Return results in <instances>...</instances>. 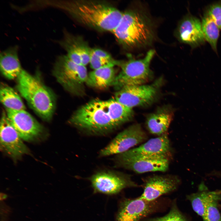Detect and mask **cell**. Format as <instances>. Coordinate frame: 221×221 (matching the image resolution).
Masks as SVG:
<instances>
[{"label": "cell", "mask_w": 221, "mask_h": 221, "mask_svg": "<svg viewBox=\"0 0 221 221\" xmlns=\"http://www.w3.org/2000/svg\"><path fill=\"white\" fill-rule=\"evenodd\" d=\"M60 7L80 23L99 30L112 32L123 13L106 1L75 0L60 3Z\"/></svg>", "instance_id": "6da1fadb"}, {"label": "cell", "mask_w": 221, "mask_h": 221, "mask_svg": "<svg viewBox=\"0 0 221 221\" xmlns=\"http://www.w3.org/2000/svg\"><path fill=\"white\" fill-rule=\"evenodd\" d=\"M153 23L150 15L140 8L123 13L119 23L112 33L125 48L134 49L147 47L155 39Z\"/></svg>", "instance_id": "7a4b0ae2"}, {"label": "cell", "mask_w": 221, "mask_h": 221, "mask_svg": "<svg viewBox=\"0 0 221 221\" xmlns=\"http://www.w3.org/2000/svg\"><path fill=\"white\" fill-rule=\"evenodd\" d=\"M17 79V88L21 95L42 118L49 120L55 107L52 91L39 79L23 69Z\"/></svg>", "instance_id": "3957f363"}, {"label": "cell", "mask_w": 221, "mask_h": 221, "mask_svg": "<svg viewBox=\"0 0 221 221\" xmlns=\"http://www.w3.org/2000/svg\"><path fill=\"white\" fill-rule=\"evenodd\" d=\"M69 122L82 131L92 135L105 134L118 127L103 108L101 100L97 99L78 109L72 115Z\"/></svg>", "instance_id": "277c9868"}, {"label": "cell", "mask_w": 221, "mask_h": 221, "mask_svg": "<svg viewBox=\"0 0 221 221\" xmlns=\"http://www.w3.org/2000/svg\"><path fill=\"white\" fill-rule=\"evenodd\" d=\"M155 53L150 49L142 59L130 58L127 61H120L121 68L116 76L113 86L117 91L126 86L144 84L151 78L152 72L150 65Z\"/></svg>", "instance_id": "5b68a950"}, {"label": "cell", "mask_w": 221, "mask_h": 221, "mask_svg": "<svg viewBox=\"0 0 221 221\" xmlns=\"http://www.w3.org/2000/svg\"><path fill=\"white\" fill-rule=\"evenodd\" d=\"M53 72L59 83L69 92L78 96L85 94L88 74L85 66L77 64L67 55H63L56 60Z\"/></svg>", "instance_id": "8992f818"}, {"label": "cell", "mask_w": 221, "mask_h": 221, "mask_svg": "<svg viewBox=\"0 0 221 221\" xmlns=\"http://www.w3.org/2000/svg\"><path fill=\"white\" fill-rule=\"evenodd\" d=\"M162 78L150 84L126 86L117 91L114 99L129 108L147 106L157 97L162 83Z\"/></svg>", "instance_id": "52a82bcc"}, {"label": "cell", "mask_w": 221, "mask_h": 221, "mask_svg": "<svg viewBox=\"0 0 221 221\" xmlns=\"http://www.w3.org/2000/svg\"><path fill=\"white\" fill-rule=\"evenodd\" d=\"M167 155L125 157L118 154L115 155L114 160L116 166L138 173L165 172L167 170L169 165Z\"/></svg>", "instance_id": "ba28073f"}, {"label": "cell", "mask_w": 221, "mask_h": 221, "mask_svg": "<svg viewBox=\"0 0 221 221\" xmlns=\"http://www.w3.org/2000/svg\"><path fill=\"white\" fill-rule=\"evenodd\" d=\"M94 192L104 194H116L128 187L136 184L128 176L110 170L99 171L90 178Z\"/></svg>", "instance_id": "9c48e42d"}, {"label": "cell", "mask_w": 221, "mask_h": 221, "mask_svg": "<svg viewBox=\"0 0 221 221\" xmlns=\"http://www.w3.org/2000/svg\"><path fill=\"white\" fill-rule=\"evenodd\" d=\"M146 135L139 124H133L119 133L99 153L100 157L117 155L126 152L143 142Z\"/></svg>", "instance_id": "30bf717a"}, {"label": "cell", "mask_w": 221, "mask_h": 221, "mask_svg": "<svg viewBox=\"0 0 221 221\" xmlns=\"http://www.w3.org/2000/svg\"><path fill=\"white\" fill-rule=\"evenodd\" d=\"M0 148L13 160H16L29 150L8 119L6 112L2 113L0 122Z\"/></svg>", "instance_id": "8fae6325"}, {"label": "cell", "mask_w": 221, "mask_h": 221, "mask_svg": "<svg viewBox=\"0 0 221 221\" xmlns=\"http://www.w3.org/2000/svg\"><path fill=\"white\" fill-rule=\"evenodd\" d=\"M6 111L8 119L22 139L33 141L39 138L43 134L42 126L25 110L6 109Z\"/></svg>", "instance_id": "7c38bea8"}, {"label": "cell", "mask_w": 221, "mask_h": 221, "mask_svg": "<svg viewBox=\"0 0 221 221\" xmlns=\"http://www.w3.org/2000/svg\"><path fill=\"white\" fill-rule=\"evenodd\" d=\"M157 202L138 197L126 199L120 204L115 221H139L157 209Z\"/></svg>", "instance_id": "4fadbf2b"}, {"label": "cell", "mask_w": 221, "mask_h": 221, "mask_svg": "<svg viewBox=\"0 0 221 221\" xmlns=\"http://www.w3.org/2000/svg\"><path fill=\"white\" fill-rule=\"evenodd\" d=\"M176 35L180 42L188 45L192 48L204 44L206 41L200 20L190 14L180 21Z\"/></svg>", "instance_id": "5bb4252c"}, {"label": "cell", "mask_w": 221, "mask_h": 221, "mask_svg": "<svg viewBox=\"0 0 221 221\" xmlns=\"http://www.w3.org/2000/svg\"><path fill=\"white\" fill-rule=\"evenodd\" d=\"M180 183L176 177L168 175H156L149 178L145 181L143 192L139 197L151 201L162 195L175 190Z\"/></svg>", "instance_id": "9a60e30c"}, {"label": "cell", "mask_w": 221, "mask_h": 221, "mask_svg": "<svg viewBox=\"0 0 221 221\" xmlns=\"http://www.w3.org/2000/svg\"><path fill=\"white\" fill-rule=\"evenodd\" d=\"M169 148V141L165 134L151 139L138 147L119 154L125 157L167 155Z\"/></svg>", "instance_id": "2e32d148"}, {"label": "cell", "mask_w": 221, "mask_h": 221, "mask_svg": "<svg viewBox=\"0 0 221 221\" xmlns=\"http://www.w3.org/2000/svg\"><path fill=\"white\" fill-rule=\"evenodd\" d=\"M60 44L68 57L77 64L82 65L81 59H86L90 56L91 48L81 37L67 34Z\"/></svg>", "instance_id": "e0dca14e"}, {"label": "cell", "mask_w": 221, "mask_h": 221, "mask_svg": "<svg viewBox=\"0 0 221 221\" xmlns=\"http://www.w3.org/2000/svg\"><path fill=\"white\" fill-rule=\"evenodd\" d=\"M173 116V113L169 108L158 109L148 116L146 122L148 130L152 134L159 136L165 134Z\"/></svg>", "instance_id": "ac0fdd59"}, {"label": "cell", "mask_w": 221, "mask_h": 221, "mask_svg": "<svg viewBox=\"0 0 221 221\" xmlns=\"http://www.w3.org/2000/svg\"><path fill=\"white\" fill-rule=\"evenodd\" d=\"M0 59L2 75L9 79H17L23 70L18 58L17 47H11L2 52Z\"/></svg>", "instance_id": "d6986e66"}, {"label": "cell", "mask_w": 221, "mask_h": 221, "mask_svg": "<svg viewBox=\"0 0 221 221\" xmlns=\"http://www.w3.org/2000/svg\"><path fill=\"white\" fill-rule=\"evenodd\" d=\"M103 108L118 126L131 120L134 115L133 109L127 107L115 99L101 100Z\"/></svg>", "instance_id": "ffe728a7"}, {"label": "cell", "mask_w": 221, "mask_h": 221, "mask_svg": "<svg viewBox=\"0 0 221 221\" xmlns=\"http://www.w3.org/2000/svg\"><path fill=\"white\" fill-rule=\"evenodd\" d=\"M114 67L108 66L94 70L88 74L86 84L98 89L113 86L116 76Z\"/></svg>", "instance_id": "44dd1931"}, {"label": "cell", "mask_w": 221, "mask_h": 221, "mask_svg": "<svg viewBox=\"0 0 221 221\" xmlns=\"http://www.w3.org/2000/svg\"><path fill=\"white\" fill-rule=\"evenodd\" d=\"M0 98L6 109L25 110V106L19 95L13 88L6 84L2 83L1 86Z\"/></svg>", "instance_id": "7402d4cb"}, {"label": "cell", "mask_w": 221, "mask_h": 221, "mask_svg": "<svg viewBox=\"0 0 221 221\" xmlns=\"http://www.w3.org/2000/svg\"><path fill=\"white\" fill-rule=\"evenodd\" d=\"M221 200V190L211 191L205 206L203 221H221L219 204Z\"/></svg>", "instance_id": "603a6c76"}, {"label": "cell", "mask_w": 221, "mask_h": 221, "mask_svg": "<svg viewBox=\"0 0 221 221\" xmlns=\"http://www.w3.org/2000/svg\"><path fill=\"white\" fill-rule=\"evenodd\" d=\"M211 191L208 190L204 184H201L198 191L187 196L190 202L192 208L202 218L203 216L205 206L208 200Z\"/></svg>", "instance_id": "cb8c5ba5"}, {"label": "cell", "mask_w": 221, "mask_h": 221, "mask_svg": "<svg viewBox=\"0 0 221 221\" xmlns=\"http://www.w3.org/2000/svg\"><path fill=\"white\" fill-rule=\"evenodd\" d=\"M202 30L205 40L212 49L217 52V43L220 29L212 19L204 14L201 21Z\"/></svg>", "instance_id": "d4e9b609"}, {"label": "cell", "mask_w": 221, "mask_h": 221, "mask_svg": "<svg viewBox=\"0 0 221 221\" xmlns=\"http://www.w3.org/2000/svg\"><path fill=\"white\" fill-rule=\"evenodd\" d=\"M120 61L113 58L110 54L98 48H92L90 55L89 64L94 70L106 66H119Z\"/></svg>", "instance_id": "484cf974"}, {"label": "cell", "mask_w": 221, "mask_h": 221, "mask_svg": "<svg viewBox=\"0 0 221 221\" xmlns=\"http://www.w3.org/2000/svg\"><path fill=\"white\" fill-rule=\"evenodd\" d=\"M146 221H187L186 219L173 204L169 213L165 216L154 218L148 219Z\"/></svg>", "instance_id": "4316f807"}, {"label": "cell", "mask_w": 221, "mask_h": 221, "mask_svg": "<svg viewBox=\"0 0 221 221\" xmlns=\"http://www.w3.org/2000/svg\"><path fill=\"white\" fill-rule=\"evenodd\" d=\"M204 14L210 17L219 29H221V2H215L209 6Z\"/></svg>", "instance_id": "83f0119b"}, {"label": "cell", "mask_w": 221, "mask_h": 221, "mask_svg": "<svg viewBox=\"0 0 221 221\" xmlns=\"http://www.w3.org/2000/svg\"><path fill=\"white\" fill-rule=\"evenodd\" d=\"M8 197L7 194L3 193H1L0 194V199L1 200H6Z\"/></svg>", "instance_id": "f1b7e54d"}]
</instances>
